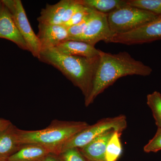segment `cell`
I'll use <instances>...</instances> for the list:
<instances>
[{
	"label": "cell",
	"mask_w": 161,
	"mask_h": 161,
	"mask_svg": "<svg viewBox=\"0 0 161 161\" xmlns=\"http://www.w3.org/2000/svg\"><path fill=\"white\" fill-rule=\"evenodd\" d=\"M50 153L51 149L36 144L22 145L19 150L7 158L9 161H41Z\"/></svg>",
	"instance_id": "obj_15"
},
{
	"label": "cell",
	"mask_w": 161,
	"mask_h": 161,
	"mask_svg": "<svg viewBox=\"0 0 161 161\" xmlns=\"http://www.w3.org/2000/svg\"><path fill=\"white\" fill-rule=\"evenodd\" d=\"M55 48L63 54L87 58L99 56L100 51L89 43L77 40L64 41Z\"/></svg>",
	"instance_id": "obj_12"
},
{
	"label": "cell",
	"mask_w": 161,
	"mask_h": 161,
	"mask_svg": "<svg viewBox=\"0 0 161 161\" xmlns=\"http://www.w3.org/2000/svg\"><path fill=\"white\" fill-rule=\"evenodd\" d=\"M147 103L152 112L156 125L161 128V94L153 92L147 95Z\"/></svg>",
	"instance_id": "obj_18"
},
{
	"label": "cell",
	"mask_w": 161,
	"mask_h": 161,
	"mask_svg": "<svg viewBox=\"0 0 161 161\" xmlns=\"http://www.w3.org/2000/svg\"><path fill=\"white\" fill-rule=\"evenodd\" d=\"M115 131L111 130L104 132L79 150L87 160L106 161L107 145Z\"/></svg>",
	"instance_id": "obj_11"
},
{
	"label": "cell",
	"mask_w": 161,
	"mask_h": 161,
	"mask_svg": "<svg viewBox=\"0 0 161 161\" xmlns=\"http://www.w3.org/2000/svg\"><path fill=\"white\" fill-rule=\"evenodd\" d=\"M12 123L10 121L3 118H0V132L9 126Z\"/></svg>",
	"instance_id": "obj_26"
},
{
	"label": "cell",
	"mask_w": 161,
	"mask_h": 161,
	"mask_svg": "<svg viewBox=\"0 0 161 161\" xmlns=\"http://www.w3.org/2000/svg\"><path fill=\"white\" fill-rule=\"evenodd\" d=\"M41 161H63L59 155L50 153L47 155Z\"/></svg>",
	"instance_id": "obj_25"
},
{
	"label": "cell",
	"mask_w": 161,
	"mask_h": 161,
	"mask_svg": "<svg viewBox=\"0 0 161 161\" xmlns=\"http://www.w3.org/2000/svg\"><path fill=\"white\" fill-rule=\"evenodd\" d=\"M89 14L80 23L68 28V37L67 40H78L82 36L86 27Z\"/></svg>",
	"instance_id": "obj_20"
},
{
	"label": "cell",
	"mask_w": 161,
	"mask_h": 161,
	"mask_svg": "<svg viewBox=\"0 0 161 161\" xmlns=\"http://www.w3.org/2000/svg\"><path fill=\"white\" fill-rule=\"evenodd\" d=\"M84 6L83 5L78 3L77 0H72L71 4L67 9L64 15L62 25H64L65 23L68 22L72 17L77 12L82 9Z\"/></svg>",
	"instance_id": "obj_24"
},
{
	"label": "cell",
	"mask_w": 161,
	"mask_h": 161,
	"mask_svg": "<svg viewBox=\"0 0 161 161\" xmlns=\"http://www.w3.org/2000/svg\"><path fill=\"white\" fill-rule=\"evenodd\" d=\"M127 127L126 117L123 115L103 119L94 125H89L64 144L60 147V154L69 148H82L98 136L109 130H114L121 133Z\"/></svg>",
	"instance_id": "obj_5"
},
{
	"label": "cell",
	"mask_w": 161,
	"mask_h": 161,
	"mask_svg": "<svg viewBox=\"0 0 161 161\" xmlns=\"http://www.w3.org/2000/svg\"><path fill=\"white\" fill-rule=\"evenodd\" d=\"M153 71L150 66L135 60L127 52L112 54L100 51L99 62L93 82L92 92L85 100L86 107L118 79L128 75L149 76Z\"/></svg>",
	"instance_id": "obj_1"
},
{
	"label": "cell",
	"mask_w": 161,
	"mask_h": 161,
	"mask_svg": "<svg viewBox=\"0 0 161 161\" xmlns=\"http://www.w3.org/2000/svg\"><path fill=\"white\" fill-rule=\"evenodd\" d=\"M0 161H9L7 159L0 158Z\"/></svg>",
	"instance_id": "obj_27"
},
{
	"label": "cell",
	"mask_w": 161,
	"mask_h": 161,
	"mask_svg": "<svg viewBox=\"0 0 161 161\" xmlns=\"http://www.w3.org/2000/svg\"><path fill=\"white\" fill-rule=\"evenodd\" d=\"M90 8H87L86 6H84L82 9H80L77 13L75 14L64 25V26H66L67 28L74 25L78 24L83 21L86 18L90 12Z\"/></svg>",
	"instance_id": "obj_23"
},
{
	"label": "cell",
	"mask_w": 161,
	"mask_h": 161,
	"mask_svg": "<svg viewBox=\"0 0 161 161\" xmlns=\"http://www.w3.org/2000/svg\"><path fill=\"white\" fill-rule=\"evenodd\" d=\"M143 150L147 153H156L161 150V128H158L155 135L144 147Z\"/></svg>",
	"instance_id": "obj_22"
},
{
	"label": "cell",
	"mask_w": 161,
	"mask_h": 161,
	"mask_svg": "<svg viewBox=\"0 0 161 161\" xmlns=\"http://www.w3.org/2000/svg\"><path fill=\"white\" fill-rule=\"evenodd\" d=\"M41 46V52L55 48L68 37V28L63 25L39 23L37 34ZM41 53V52H40Z\"/></svg>",
	"instance_id": "obj_9"
},
{
	"label": "cell",
	"mask_w": 161,
	"mask_h": 161,
	"mask_svg": "<svg viewBox=\"0 0 161 161\" xmlns=\"http://www.w3.org/2000/svg\"><path fill=\"white\" fill-rule=\"evenodd\" d=\"M156 15L127 5L108 14L112 36L132 31L156 18Z\"/></svg>",
	"instance_id": "obj_4"
},
{
	"label": "cell",
	"mask_w": 161,
	"mask_h": 161,
	"mask_svg": "<svg viewBox=\"0 0 161 161\" xmlns=\"http://www.w3.org/2000/svg\"><path fill=\"white\" fill-rule=\"evenodd\" d=\"M112 36L108 14L91 9L84 31L77 41H83L95 46L99 41L105 42Z\"/></svg>",
	"instance_id": "obj_8"
},
{
	"label": "cell",
	"mask_w": 161,
	"mask_h": 161,
	"mask_svg": "<svg viewBox=\"0 0 161 161\" xmlns=\"http://www.w3.org/2000/svg\"><path fill=\"white\" fill-rule=\"evenodd\" d=\"M79 4L103 13H110L115 9L127 6L125 0H77Z\"/></svg>",
	"instance_id": "obj_16"
},
{
	"label": "cell",
	"mask_w": 161,
	"mask_h": 161,
	"mask_svg": "<svg viewBox=\"0 0 161 161\" xmlns=\"http://www.w3.org/2000/svg\"><path fill=\"white\" fill-rule=\"evenodd\" d=\"M1 1L12 15L15 23L26 42L28 51L38 59L41 52L40 41L32 28L22 2L20 0Z\"/></svg>",
	"instance_id": "obj_6"
},
{
	"label": "cell",
	"mask_w": 161,
	"mask_h": 161,
	"mask_svg": "<svg viewBox=\"0 0 161 161\" xmlns=\"http://www.w3.org/2000/svg\"><path fill=\"white\" fill-rule=\"evenodd\" d=\"M19 129L12 123L0 132V158L7 159L19 150Z\"/></svg>",
	"instance_id": "obj_13"
},
{
	"label": "cell",
	"mask_w": 161,
	"mask_h": 161,
	"mask_svg": "<svg viewBox=\"0 0 161 161\" xmlns=\"http://www.w3.org/2000/svg\"><path fill=\"white\" fill-rule=\"evenodd\" d=\"M161 40V15L138 28L122 34L114 35L106 43L131 45L151 43Z\"/></svg>",
	"instance_id": "obj_7"
},
{
	"label": "cell",
	"mask_w": 161,
	"mask_h": 161,
	"mask_svg": "<svg viewBox=\"0 0 161 161\" xmlns=\"http://www.w3.org/2000/svg\"><path fill=\"white\" fill-rule=\"evenodd\" d=\"M85 121L54 120L45 129L38 130H18L20 144H36L47 147L59 155L60 147L69 140L88 126Z\"/></svg>",
	"instance_id": "obj_3"
},
{
	"label": "cell",
	"mask_w": 161,
	"mask_h": 161,
	"mask_svg": "<svg viewBox=\"0 0 161 161\" xmlns=\"http://www.w3.org/2000/svg\"><path fill=\"white\" fill-rule=\"evenodd\" d=\"M72 3V0H61L53 5L47 4L37 18L39 23L62 25L64 15Z\"/></svg>",
	"instance_id": "obj_14"
},
{
	"label": "cell",
	"mask_w": 161,
	"mask_h": 161,
	"mask_svg": "<svg viewBox=\"0 0 161 161\" xmlns=\"http://www.w3.org/2000/svg\"><path fill=\"white\" fill-rule=\"evenodd\" d=\"M127 5L161 15V0H128Z\"/></svg>",
	"instance_id": "obj_19"
},
{
	"label": "cell",
	"mask_w": 161,
	"mask_h": 161,
	"mask_svg": "<svg viewBox=\"0 0 161 161\" xmlns=\"http://www.w3.org/2000/svg\"><path fill=\"white\" fill-rule=\"evenodd\" d=\"M39 60L56 68L78 87L85 100L92 92L99 56L87 58L63 54L55 48L41 51Z\"/></svg>",
	"instance_id": "obj_2"
},
{
	"label": "cell",
	"mask_w": 161,
	"mask_h": 161,
	"mask_svg": "<svg viewBox=\"0 0 161 161\" xmlns=\"http://www.w3.org/2000/svg\"><path fill=\"white\" fill-rule=\"evenodd\" d=\"M0 38L13 42L21 49L28 51L27 45L21 35L11 13L0 1Z\"/></svg>",
	"instance_id": "obj_10"
},
{
	"label": "cell",
	"mask_w": 161,
	"mask_h": 161,
	"mask_svg": "<svg viewBox=\"0 0 161 161\" xmlns=\"http://www.w3.org/2000/svg\"></svg>",
	"instance_id": "obj_28"
},
{
	"label": "cell",
	"mask_w": 161,
	"mask_h": 161,
	"mask_svg": "<svg viewBox=\"0 0 161 161\" xmlns=\"http://www.w3.org/2000/svg\"><path fill=\"white\" fill-rule=\"evenodd\" d=\"M120 132L115 131L109 141L105 153L106 161H116L122 152Z\"/></svg>",
	"instance_id": "obj_17"
},
{
	"label": "cell",
	"mask_w": 161,
	"mask_h": 161,
	"mask_svg": "<svg viewBox=\"0 0 161 161\" xmlns=\"http://www.w3.org/2000/svg\"><path fill=\"white\" fill-rule=\"evenodd\" d=\"M63 161H88L82 155L78 148H69L59 154Z\"/></svg>",
	"instance_id": "obj_21"
}]
</instances>
